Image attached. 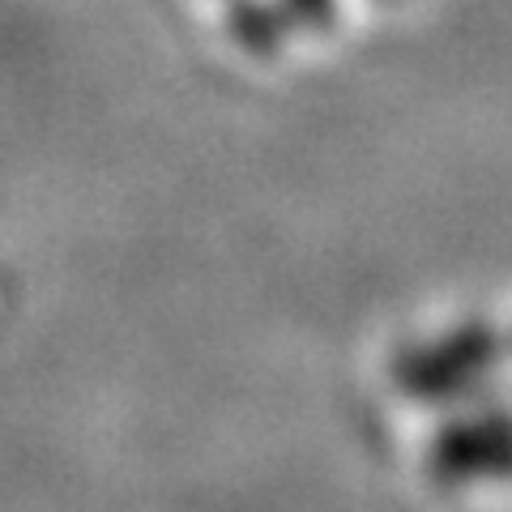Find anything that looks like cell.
I'll list each match as a JSON object with an SVG mask.
<instances>
[{
  "mask_svg": "<svg viewBox=\"0 0 512 512\" xmlns=\"http://www.w3.org/2000/svg\"><path fill=\"white\" fill-rule=\"evenodd\" d=\"M500 359V338L487 325H466L448 338L436 355L423 359L427 389L431 393H461L474 380H483L491 372V363Z\"/></svg>",
  "mask_w": 512,
  "mask_h": 512,
  "instance_id": "7a4b0ae2",
  "label": "cell"
},
{
  "mask_svg": "<svg viewBox=\"0 0 512 512\" xmlns=\"http://www.w3.org/2000/svg\"><path fill=\"white\" fill-rule=\"evenodd\" d=\"M436 474L448 483L512 474V414H474L453 423L436 444Z\"/></svg>",
  "mask_w": 512,
  "mask_h": 512,
  "instance_id": "6da1fadb",
  "label": "cell"
}]
</instances>
